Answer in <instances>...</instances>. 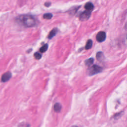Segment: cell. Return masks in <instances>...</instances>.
Returning a JSON list of instances; mask_svg holds the SVG:
<instances>
[{
    "mask_svg": "<svg viewBox=\"0 0 127 127\" xmlns=\"http://www.w3.org/2000/svg\"><path fill=\"white\" fill-rule=\"evenodd\" d=\"M50 5H51V3L49 2H46L45 3V5L46 7H49V6H50Z\"/></svg>",
    "mask_w": 127,
    "mask_h": 127,
    "instance_id": "9a60e30c",
    "label": "cell"
},
{
    "mask_svg": "<svg viewBox=\"0 0 127 127\" xmlns=\"http://www.w3.org/2000/svg\"><path fill=\"white\" fill-rule=\"evenodd\" d=\"M93 62H94V59L92 58H90L85 61V64L86 65L88 66H90L93 64Z\"/></svg>",
    "mask_w": 127,
    "mask_h": 127,
    "instance_id": "30bf717a",
    "label": "cell"
},
{
    "mask_svg": "<svg viewBox=\"0 0 127 127\" xmlns=\"http://www.w3.org/2000/svg\"><path fill=\"white\" fill-rule=\"evenodd\" d=\"M34 58L36 59V60H39L42 57V55L38 53V52H36V53H35L34 54Z\"/></svg>",
    "mask_w": 127,
    "mask_h": 127,
    "instance_id": "5bb4252c",
    "label": "cell"
},
{
    "mask_svg": "<svg viewBox=\"0 0 127 127\" xmlns=\"http://www.w3.org/2000/svg\"><path fill=\"white\" fill-rule=\"evenodd\" d=\"M91 11L85 10L82 12L79 16V20L81 21H84L88 20L91 15Z\"/></svg>",
    "mask_w": 127,
    "mask_h": 127,
    "instance_id": "3957f363",
    "label": "cell"
},
{
    "mask_svg": "<svg viewBox=\"0 0 127 127\" xmlns=\"http://www.w3.org/2000/svg\"><path fill=\"white\" fill-rule=\"evenodd\" d=\"M103 68L97 65H93L89 68L88 73L89 75H93L101 72Z\"/></svg>",
    "mask_w": 127,
    "mask_h": 127,
    "instance_id": "7a4b0ae2",
    "label": "cell"
},
{
    "mask_svg": "<svg viewBox=\"0 0 127 127\" xmlns=\"http://www.w3.org/2000/svg\"><path fill=\"white\" fill-rule=\"evenodd\" d=\"M92 41L91 40L89 39L87 41V43L85 47V49L86 50L90 49L92 47Z\"/></svg>",
    "mask_w": 127,
    "mask_h": 127,
    "instance_id": "8fae6325",
    "label": "cell"
},
{
    "mask_svg": "<svg viewBox=\"0 0 127 127\" xmlns=\"http://www.w3.org/2000/svg\"><path fill=\"white\" fill-rule=\"evenodd\" d=\"M96 58L99 61H103L105 59V57L102 52H99L96 54Z\"/></svg>",
    "mask_w": 127,
    "mask_h": 127,
    "instance_id": "ba28073f",
    "label": "cell"
},
{
    "mask_svg": "<svg viewBox=\"0 0 127 127\" xmlns=\"http://www.w3.org/2000/svg\"><path fill=\"white\" fill-rule=\"evenodd\" d=\"M84 8L86 9V10L91 11L94 8V5L91 2H88L85 4Z\"/></svg>",
    "mask_w": 127,
    "mask_h": 127,
    "instance_id": "52a82bcc",
    "label": "cell"
},
{
    "mask_svg": "<svg viewBox=\"0 0 127 127\" xmlns=\"http://www.w3.org/2000/svg\"><path fill=\"white\" fill-rule=\"evenodd\" d=\"M71 127H78L77 126H72Z\"/></svg>",
    "mask_w": 127,
    "mask_h": 127,
    "instance_id": "2e32d148",
    "label": "cell"
},
{
    "mask_svg": "<svg viewBox=\"0 0 127 127\" xmlns=\"http://www.w3.org/2000/svg\"><path fill=\"white\" fill-rule=\"evenodd\" d=\"M106 37V35L105 32L104 31H100L97 34L96 36V39L98 42H102L105 40Z\"/></svg>",
    "mask_w": 127,
    "mask_h": 127,
    "instance_id": "277c9868",
    "label": "cell"
},
{
    "mask_svg": "<svg viewBox=\"0 0 127 127\" xmlns=\"http://www.w3.org/2000/svg\"><path fill=\"white\" fill-rule=\"evenodd\" d=\"M53 16L52 14L50 13H45V14L43 15V17L44 19H50Z\"/></svg>",
    "mask_w": 127,
    "mask_h": 127,
    "instance_id": "4fadbf2b",
    "label": "cell"
},
{
    "mask_svg": "<svg viewBox=\"0 0 127 127\" xmlns=\"http://www.w3.org/2000/svg\"><path fill=\"white\" fill-rule=\"evenodd\" d=\"M19 21L23 25L27 27L34 26L36 24V19L30 15H21L17 18Z\"/></svg>",
    "mask_w": 127,
    "mask_h": 127,
    "instance_id": "6da1fadb",
    "label": "cell"
},
{
    "mask_svg": "<svg viewBox=\"0 0 127 127\" xmlns=\"http://www.w3.org/2000/svg\"><path fill=\"white\" fill-rule=\"evenodd\" d=\"M48 45L47 44H46L40 48L39 51L40 52V53H44L47 51V50L48 49Z\"/></svg>",
    "mask_w": 127,
    "mask_h": 127,
    "instance_id": "7c38bea8",
    "label": "cell"
},
{
    "mask_svg": "<svg viewBox=\"0 0 127 127\" xmlns=\"http://www.w3.org/2000/svg\"><path fill=\"white\" fill-rule=\"evenodd\" d=\"M61 109H62V106L60 103H57L54 105V109L55 112H60Z\"/></svg>",
    "mask_w": 127,
    "mask_h": 127,
    "instance_id": "9c48e42d",
    "label": "cell"
},
{
    "mask_svg": "<svg viewBox=\"0 0 127 127\" xmlns=\"http://www.w3.org/2000/svg\"><path fill=\"white\" fill-rule=\"evenodd\" d=\"M11 77V73L9 71H7L5 73H4L1 76V81L4 82H6L8 80H9L10 78Z\"/></svg>",
    "mask_w": 127,
    "mask_h": 127,
    "instance_id": "5b68a950",
    "label": "cell"
},
{
    "mask_svg": "<svg viewBox=\"0 0 127 127\" xmlns=\"http://www.w3.org/2000/svg\"><path fill=\"white\" fill-rule=\"evenodd\" d=\"M58 31V29L57 28H55L53 29L51 31V32H50V33H49V35L48 36V38L49 39H52L53 37H54L56 35V34L57 33Z\"/></svg>",
    "mask_w": 127,
    "mask_h": 127,
    "instance_id": "8992f818",
    "label": "cell"
}]
</instances>
